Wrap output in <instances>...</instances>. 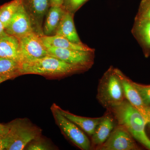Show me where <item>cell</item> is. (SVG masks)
Masks as SVG:
<instances>
[{"mask_svg": "<svg viewBox=\"0 0 150 150\" xmlns=\"http://www.w3.org/2000/svg\"><path fill=\"white\" fill-rule=\"evenodd\" d=\"M18 40L21 63L30 62L48 56L46 47L40 36L35 32L30 33Z\"/></svg>", "mask_w": 150, "mask_h": 150, "instance_id": "cell-8", "label": "cell"}, {"mask_svg": "<svg viewBox=\"0 0 150 150\" xmlns=\"http://www.w3.org/2000/svg\"><path fill=\"white\" fill-rule=\"evenodd\" d=\"M49 149V147L46 143L43 142H33L27 147V150H45Z\"/></svg>", "mask_w": 150, "mask_h": 150, "instance_id": "cell-25", "label": "cell"}, {"mask_svg": "<svg viewBox=\"0 0 150 150\" xmlns=\"http://www.w3.org/2000/svg\"><path fill=\"white\" fill-rule=\"evenodd\" d=\"M134 84L139 93L145 106H150V85H145L134 82Z\"/></svg>", "mask_w": 150, "mask_h": 150, "instance_id": "cell-21", "label": "cell"}, {"mask_svg": "<svg viewBox=\"0 0 150 150\" xmlns=\"http://www.w3.org/2000/svg\"><path fill=\"white\" fill-rule=\"evenodd\" d=\"M74 14L66 11L60 22L55 35L63 36L73 43L83 45L79 37L75 28Z\"/></svg>", "mask_w": 150, "mask_h": 150, "instance_id": "cell-15", "label": "cell"}, {"mask_svg": "<svg viewBox=\"0 0 150 150\" xmlns=\"http://www.w3.org/2000/svg\"><path fill=\"white\" fill-rule=\"evenodd\" d=\"M6 33L4 26L2 22L0 20V35H4Z\"/></svg>", "mask_w": 150, "mask_h": 150, "instance_id": "cell-29", "label": "cell"}, {"mask_svg": "<svg viewBox=\"0 0 150 150\" xmlns=\"http://www.w3.org/2000/svg\"><path fill=\"white\" fill-rule=\"evenodd\" d=\"M117 125V121L112 112L109 109H106V112L102 116L101 121L91 136V149L95 150L103 144Z\"/></svg>", "mask_w": 150, "mask_h": 150, "instance_id": "cell-11", "label": "cell"}, {"mask_svg": "<svg viewBox=\"0 0 150 150\" xmlns=\"http://www.w3.org/2000/svg\"><path fill=\"white\" fill-rule=\"evenodd\" d=\"M21 4L22 0H13L0 6V20L5 29Z\"/></svg>", "mask_w": 150, "mask_h": 150, "instance_id": "cell-20", "label": "cell"}, {"mask_svg": "<svg viewBox=\"0 0 150 150\" xmlns=\"http://www.w3.org/2000/svg\"><path fill=\"white\" fill-rule=\"evenodd\" d=\"M83 67L66 63L60 59L48 56L21 65V75L37 74L49 77H63L87 71Z\"/></svg>", "mask_w": 150, "mask_h": 150, "instance_id": "cell-2", "label": "cell"}, {"mask_svg": "<svg viewBox=\"0 0 150 150\" xmlns=\"http://www.w3.org/2000/svg\"><path fill=\"white\" fill-rule=\"evenodd\" d=\"M135 18L150 20V0H142Z\"/></svg>", "mask_w": 150, "mask_h": 150, "instance_id": "cell-23", "label": "cell"}, {"mask_svg": "<svg viewBox=\"0 0 150 150\" xmlns=\"http://www.w3.org/2000/svg\"><path fill=\"white\" fill-rule=\"evenodd\" d=\"M147 126H148V128H149V129L150 131V123H148Z\"/></svg>", "mask_w": 150, "mask_h": 150, "instance_id": "cell-31", "label": "cell"}, {"mask_svg": "<svg viewBox=\"0 0 150 150\" xmlns=\"http://www.w3.org/2000/svg\"><path fill=\"white\" fill-rule=\"evenodd\" d=\"M5 31L18 39L33 32L30 19L22 4L11 19L5 28Z\"/></svg>", "mask_w": 150, "mask_h": 150, "instance_id": "cell-10", "label": "cell"}, {"mask_svg": "<svg viewBox=\"0 0 150 150\" xmlns=\"http://www.w3.org/2000/svg\"><path fill=\"white\" fill-rule=\"evenodd\" d=\"M59 110L66 118L74 123L86 134L91 137L102 119V116L98 118H88L79 116L67 110H63L60 107Z\"/></svg>", "mask_w": 150, "mask_h": 150, "instance_id": "cell-18", "label": "cell"}, {"mask_svg": "<svg viewBox=\"0 0 150 150\" xmlns=\"http://www.w3.org/2000/svg\"><path fill=\"white\" fill-rule=\"evenodd\" d=\"M65 10L63 6H50L45 16L43 25L44 35H55L57 28L62 20Z\"/></svg>", "mask_w": 150, "mask_h": 150, "instance_id": "cell-17", "label": "cell"}, {"mask_svg": "<svg viewBox=\"0 0 150 150\" xmlns=\"http://www.w3.org/2000/svg\"><path fill=\"white\" fill-rule=\"evenodd\" d=\"M46 49L49 56L71 64L83 67L88 70L92 67L94 63L95 50L80 51L51 47Z\"/></svg>", "mask_w": 150, "mask_h": 150, "instance_id": "cell-6", "label": "cell"}, {"mask_svg": "<svg viewBox=\"0 0 150 150\" xmlns=\"http://www.w3.org/2000/svg\"><path fill=\"white\" fill-rule=\"evenodd\" d=\"M40 38L46 48L51 47L85 51L94 50L85 44L80 45L73 43L61 35H43Z\"/></svg>", "mask_w": 150, "mask_h": 150, "instance_id": "cell-16", "label": "cell"}, {"mask_svg": "<svg viewBox=\"0 0 150 150\" xmlns=\"http://www.w3.org/2000/svg\"><path fill=\"white\" fill-rule=\"evenodd\" d=\"M132 33L147 58L150 56V20L135 18Z\"/></svg>", "mask_w": 150, "mask_h": 150, "instance_id": "cell-12", "label": "cell"}, {"mask_svg": "<svg viewBox=\"0 0 150 150\" xmlns=\"http://www.w3.org/2000/svg\"><path fill=\"white\" fill-rule=\"evenodd\" d=\"M51 110L56 124L70 142L81 149H91V143L88 137L79 127L62 114L59 106L54 104Z\"/></svg>", "mask_w": 150, "mask_h": 150, "instance_id": "cell-4", "label": "cell"}, {"mask_svg": "<svg viewBox=\"0 0 150 150\" xmlns=\"http://www.w3.org/2000/svg\"><path fill=\"white\" fill-rule=\"evenodd\" d=\"M144 115L147 123H150V106H144L139 110Z\"/></svg>", "mask_w": 150, "mask_h": 150, "instance_id": "cell-26", "label": "cell"}, {"mask_svg": "<svg viewBox=\"0 0 150 150\" xmlns=\"http://www.w3.org/2000/svg\"><path fill=\"white\" fill-rule=\"evenodd\" d=\"M21 65L13 59L0 58V77L9 80L21 76Z\"/></svg>", "mask_w": 150, "mask_h": 150, "instance_id": "cell-19", "label": "cell"}, {"mask_svg": "<svg viewBox=\"0 0 150 150\" xmlns=\"http://www.w3.org/2000/svg\"><path fill=\"white\" fill-rule=\"evenodd\" d=\"M64 0H50L51 6H62Z\"/></svg>", "mask_w": 150, "mask_h": 150, "instance_id": "cell-28", "label": "cell"}, {"mask_svg": "<svg viewBox=\"0 0 150 150\" xmlns=\"http://www.w3.org/2000/svg\"><path fill=\"white\" fill-rule=\"evenodd\" d=\"M10 128L13 132L12 143L7 150L24 149L30 142L38 139L41 131L26 119H17L9 123Z\"/></svg>", "mask_w": 150, "mask_h": 150, "instance_id": "cell-5", "label": "cell"}, {"mask_svg": "<svg viewBox=\"0 0 150 150\" xmlns=\"http://www.w3.org/2000/svg\"><path fill=\"white\" fill-rule=\"evenodd\" d=\"M109 110L114 115L117 124L125 127L136 141L150 150V139L146 131L147 123L139 110L126 99Z\"/></svg>", "mask_w": 150, "mask_h": 150, "instance_id": "cell-1", "label": "cell"}, {"mask_svg": "<svg viewBox=\"0 0 150 150\" xmlns=\"http://www.w3.org/2000/svg\"><path fill=\"white\" fill-rule=\"evenodd\" d=\"M13 138V133L10 129L9 131L7 134L0 137V150H7L12 143Z\"/></svg>", "mask_w": 150, "mask_h": 150, "instance_id": "cell-24", "label": "cell"}, {"mask_svg": "<svg viewBox=\"0 0 150 150\" xmlns=\"http://www.w3.org/2000/svg\"><path fill=\"white\" fill-rule=\"evenodd\" d=\"M88 0H64L63 7L71 13L74 14Z\"/></svg>", "mask_w": 150, "mask_h": 150, "instance_id": "cell-22", "label": "cell"}, {"mask_svg": "<svg viewBox=\"0 0 150 150\" xmlns=\"http://www.w3.org/2000/svg\"><path fill=\"white\" fill-rule=\"evenodd\" d=\"M22 4L31 21L33 31L40 37L44 35L43 22L50 8V0H22Z\"/></svg>", "mask_w": 150, "mask_h": 150, "instance_id": "cell-9", "label": "cell"}, {"mask_svg": "<svg viewBox=\"0 0 150 150\" xmlns=\"http://www.w3.org/2000/svg\"><path fill=\"white\" fill-rule=\"evenodd\" d=\"M140 148L127 129L117 124L108 139L96 150H138Z\"/></svg>", "mask_w": 150, "mask_h": 150, "instance_id": "cell-7", "label": "cell"}, {"mask_svg": "<svg viewBox=\"0 0 150 150\" xmlns=\"http://www.w3.org/2000/svg\"><path fill=\"white\" fill-rule=\"evenodd\" d=\"M96 98L106 109L119 105L126 99L121 82L115 72V68L112 66L100 79Z\"/></svg>", "mask_w": 150, "mask_h": 150, "instance_id": "cell-3", "label": "cell"}, {"mask_svg": "<svg viewBox=\"0 0 150 150\" xmlns=\"http://www.w3.org/2000/svg\"><path fill=\"white\" fill-rule=\"evenodd\" d=\"M0 58L13 59L21 63L19 42L17 38L6 33L0 35Z\"/></svg>", "mask_w": 150, "mask_h": 150, "instance_id": "cell-14", "label": "cell"}, {"mask_svg": "<svg viewBox=\"0 0 150 150\" xmlns=\"http://www.w3.org/2000/svg\"><path fill=\"white\" fill-rule=\"evenodd\" d=\"M9 130L10 126L8 124L7 125H4L0 123V137L7 134Z\"/></svg>", "mask_w": 150, "mask_h": 150, "instance_id": "cell-27", "label": "cell"}, {"mask_svg": "<svg viewBox=\"0 0 150 150\" xmlns=\"http://www.w3.org/2000/svg\"><path fill=\"white\" fill-rule=\"evenodd\" d=\"M115 72L121 82L125 99L138 110L144 106L139 93L131 80L119 69L115 68Z\"/></svg>", "mask_w": 150, "mask_h": 150, "instance_id": "cell-13", "label": "cell"}, {"mask_svg": "<svg viewBox=\"0 0 150 150\" xmlns=\"http://www.w3.org/2000/svg\"><path fill=\"white\" fill-rule=\"evenodd\" d=\"M7 80H8L7 79H5V78L1 77H0V83H1Z\"/></svg>", "mask_w": 150, "mask_h": 150, "instance_id": "cell-30", "label": "cell"}]
</instances>
